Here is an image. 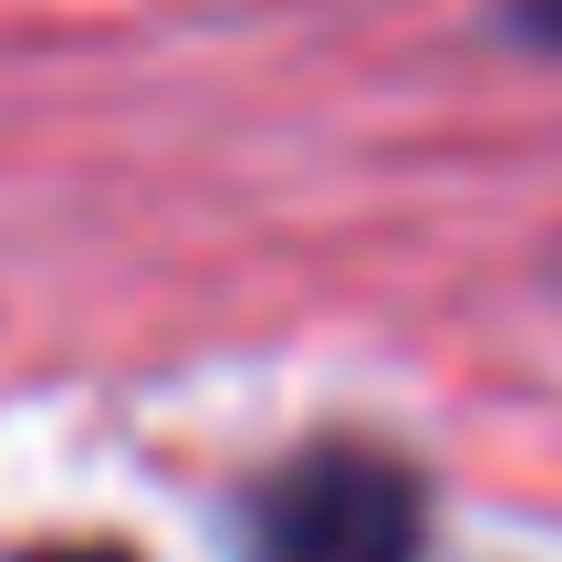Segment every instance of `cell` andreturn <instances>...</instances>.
<instances>
[{"instance_id":"2","label":"cell","mask_w":562,"mask_h":562,"mask_svg":"<svg viewBox=\"0 0 562 562\" xmlns=\"http://www.w3.org/2000/svg\"><path fill=\"white\" fill-rule=\"evenodd\" d=\"M32 562H125V552H104V542H63V552H32Z\"/></svg>"},{"instance_id":"1","label":"cell","mask_w":562,"mask_h":562,"mask_svg":"<svg viewBox=\"0 0 562 562\" xmlns=\"http://www.w3.org/2000/svg\"><path fill=\"white\" fill-rule=\"evenodd\" d=\"M417 552H427L417 469L355 438L302 448L250 501V562H417Z\"/></svg>"},{"instance_id":"3","label":"cell","mask_w":562,"mask_h":562,"mask_svg":"<svg viewBox=\"0 0 562 562\" xmlns=\"http://www.w3.org/2000/svg\"><path fill=\"white\" fill-rule=\"evenodd\" d=\"M521 21H542V32L562 42V0H521Z\"/></svg>"}]
</instances>
